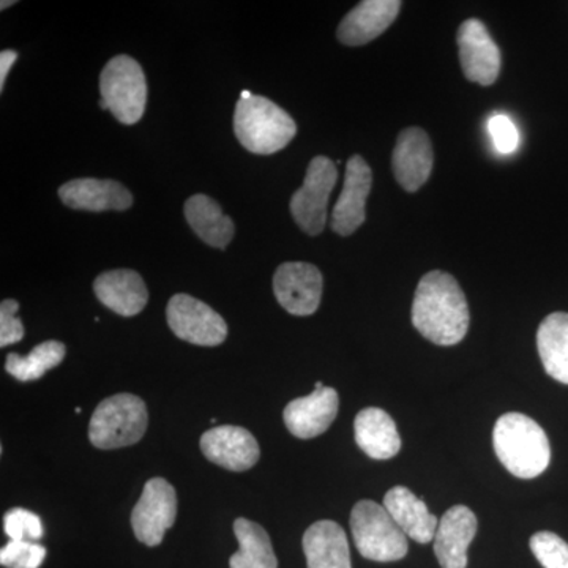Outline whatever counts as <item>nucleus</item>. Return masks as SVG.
Segmentation results:
<instances>
[{
    "instance_id": "nucleus-17",
    "label": "nucleus",
    "mask_w": 568,
    "mask_h": 568,
    "mask_svg": "<svg viewBox=\"0 0 568 568\" xmlns=\"http://www.w3.org/2000/svg\"><path fill=\"white\" fill-rule=\"evenodd\" d=\"M402 6L398 0H364L343 18L336 37L346 47H364L394 24Z\"/></svg>"
},
{
    "instance_id": "nucleus-5",
    "label": "nucleus",
    "mask_w": 568,
    "mask_h": 568,
    "mask_svg": "<svg viewBox=\"0 0 568 568\" xmlns=\"http://www.w3.org/2000/svg\"><path fill=\"white\" fill-rule=\"evenodd\" d=\"M351 532L358 552L375 562H395L407 555V536L387 508L375 500H358L351 514Z\"/></svg>"
},
{
    "instance_id": "nucleus-30",
    "label": "nucleus",
    "mask_w": 568,
    "mask_h": 568,
    "mask_svg": "<svg viewBox=\"0 0 568 568\" xmlns=\"http://www.w3.org/2000/svg\"><path fill=\"white\" fill-rule=\"evenodd\" d=\"M488 132L493 142H495L497 152L508 155V153L517 151L519 142L517 125L507 115H493L488 122Z\"/></svg>"
},
{
    "instance_id": "nucleus-25",
    "label": "nucleus",
    "mask_w": 568,
    "mask_h": 568,
    "mask_svg": "<svg viewBox=\"0 0 568 568\" xmlns=\"http://www.w3.org/2000/svg\"><path fill=\"white\" fill-rule=\"evenodd\" d=\"M239 551L230 559L231 568H278L274 547L267 530L246 518L234 521Z\"/></svg>"
},
{
    "instance_id": "nucleus-14",
    "label": "nucleus",
    "mask_w": 568,
    "mask_h": 568,
    "mask_svg": "<svg viewBox=\"0 0 568 568\" xmlns=\"http://www.w3.org/2000/svg\"><path fill=\"white\" fill-rule=\"evenodd\" d=\"M433 163H435V152L425 130L409 126L399 132L394 153H392V170H394L396 182L406 192H417L428 182Z\"/></svg>"
},
{
    "instance_id": "nucleus-3",
    "label": "nucleus",
    "mask_w": 568,
    "mask_h": 568,
    "mask_svg": "<svg viewBox=\"0 0 568 568\" xmlns=\"http://www.w3.org/2000/svg\"><path fill=\"white\" fill-rule=\"evenodd\" d=\"M234 133L246 151L272 155L294 140L297 125L278 104L253 95L239 100L234 112Z\"/></svg>"
},
{
    "instance_id": "nucleus-21",
    "label": "nucleus",
    "mask_w": 568,
    "mask_h": 568,
    "mask_svg": "<svg viewBox=\"0 0 568 568\" xmlns=\"http://www.w3.org/2000/svg\"><path fill=\"white\" fill-rule=\"evenodd\" d=\"M384 507L395 519L399 529L407 538H413L417 544H429L435 540L437 518L428 510L424 499L414 495L406 487L388 489L384 496Z\"/></svg>"
},
{
    "instance_id": "nucleus-29",
    "label": "nucleus",
    "mask_w": 568,
    "mask_h": 568,
    "mask_svg": "<svg viewBox=\"0 0 568 568\" xmlns=\"http://www.w3.org/2000/svg\"><path fill=\"white\" fill-rule=\"evenodd\" d=\"M47 558V548L37 541L10 540L0 549V564L7 568H40Z\"/></svg>"
},
{
    "instance_id": "nucleus-18",
    "label": "nucleus",
    "mask_w": 568,
    "mask_h": 568,
    "mask_svg": "<svg viewBox=\"0 0 568 568\" xmlns=\"http://www.w3.org/2000/svg\"><path fill=\"white\" fill-rule=\"evenodd\" d=\"M477 534V517L469 507L454 506L440 518L435 555L443 568H466L467 548Z\"/></svg>"
},
{
    "instance_id": "nucleus-10",
    "label": "nucleus",
    "mask_w": 568,
    "mask_h": 568,
    "mask_svg": "<svg viewBox=\"0 0 568 568\" xmlns=\"http://www.w3.org/2000/svg\"><path fill=\"white\" fill-rule=\"evenodd\" d=\"M323 274L310 263H284L274 275L276 301L294 316L315 315L323 297Z\"/></svg>"
},
{
    "instance_id": "nucleus-1",
    "label": "nucleus",
    "mask_w": 568,
    "mask_h": 568,
    "mask_svg": "<svg viewBox=\"0 0 568 568\" xmlns=\"http://www.w3.org/2000/svg\"><path fill=\"white\" fill-rule=\"evenodd\" d=\"M410 317L420 335L437 346L463 342L469 331V305L455 276L443 271L422 276Z\"/></svg>"
},
{
    "instance_id": "nucleus-13",
    "label": "nucleus",
    "mask_w": 568,
    "mask_h": 568,
    "mask_svg": "<svg viewBox=\"0 0 568 568\" xmlns=\"http://www.w3.org/2000/svg\"><path fill=\"white\" fill-rule=\"evenodd\" d=\"M200 446L209 462L234 473L252 469L261 457L256 437L242 426H215L204 433Z\"/></svg>"
},
{
    "instance_id": "nucleus-15",
    "label": "nucleus",
    "mask_w": 568,
    "mask_h": 568,
    "mask_svg": "<svg viewBox=\"0 0 568 568\" xmlns=\"http://www.w3.org/2000/svg\"><path fill=\"white\" fill-rule=\"evenodd\" d=\"M338 406L335 388H315L313 394L295 398L284 407V425L298 439H313L334 424Z\"/></svg>"
},
{
    "instance_id": "nucleus-11",
    "label": "nucleus",
    "mask_w": 568,
    "mask_h": 568,
    "mask_svg": "<svg viewBox=\"0 0 568 568\" xmlns=\"http://www.w3.org/2000/svg\"><path fill=\"white\" fill-rule=\"evenodd\" d=\"M457 41L459 63L467 80L480 85L495 84L499 78L503 59L487 26L476 18H470L459 26Z\"/></svg>"
},
{
    "instance_id": "nucleus-20",
    "label": "nucleus",
    "mask_w": 568,
    "mask_h": 568,
    "mask_svg": "<svg viewBox=\"0 0 568 568\" xmlns=\"http://www.w3.org/2000/svg\"><path fill=\"white\" fill-rule=\"evenodd\" d=\"M302 545L308 568H353L346 532L338 523L323 519L310 526Z\"/></svg>"
},
{
    "instance_id": "nucleus-32",
    "label": "nucleus",
    "mask_w": 568,
    "mask_h": 568,
    "mask_svg": "<svg viewBox=\"0 0 568 568\" xmlns=\"http://www.w3.org/2000/svg\"><path fill=\"white\" fill-rule=\"evenodd\" d=\"M18 52L13 50H3L0 54V91L6 88L7 77H9L11 65L17 62Z\"/></svg>"
},
{
    "instance_id": "nucleus-23",
    "label": "nucleus",
    "mask_w": 568,
    "mask_h": 568,
    "mask_svg": "<svg viewBox=\"0 0 568 568\" xmlns=\"http://www.w3.org/2000/svg\"><path fill=\"white\" fill-rule=\"evenodd\" d=\"M186 222L194 234L213 248L224 250L234 239L235 226L230 216L224 215L222 205L205 194H194L185 203Z\"/></svg>"
},
{
    "instance_id": "nucleus-6",
    "label": "nucleus",
    "mask_w": 568,
    "mask_h": 568,
    "mask_svg": "<svg viewBox=\"0 0 568 568\" xmlns=\"http://www.w3.org/2000/svg\"><path fill=\"white\" fill-rule=\"evenodd\" d=\"M102 110H110L123 125L141 121L148 104V82L140 63L130 55H115L100 74Z\"/></svg>"
},
{
    "instance_id": "nucleus-8",
    "label": "nucleus",
    "mask_w": 568,
    "mask_h": 568,
    "mask_svg": "<svg viewBox=\"0 0 568 568\" xmlns=\"http://www.w3.org/2000/svg\"><path fill=\"white\" fill-rule=\"evenodd\" d=\"M175 517L178 495L173 485L162 477L151 478L132 511L134 536L148 547H159L164 532L173 528Z\"/></svg>"
},
{
    "instance_id": "nucleus-31",
    "label": "nucleus",
    "mask_w": 568,
    "mask_h": 568,
    "mask_svg": "<svg viewBox=\"0 0 568 568\" xmlns=\"http://www.w3.org/2000/svg\"><path fill=\"white\" fill-rule=\"evenodd\" d=\"M20 304L13 298H6L0 304V346L7 347L24 338V327L17 313Z\"/></svg>"
},
{
    "instance_id": "nucleus-19",
    "label": "nucleus",
    "mask_w": 568,
    "mask_h": 568,
    "mask_svg": "<svg viewBox=\"0 0 568 568\" xmlns=\"http://www.w3.org/2000/svg\"><path fill=\"white\" fill-rule=\"evenodd\" d=\"M93 293L106 308L125 317L140 315L149 302L144 280L129 268L104 272L93 282Z\"/></svg>"
},
{
    "instance_id": "nucleus-7",
    "label": "nucleus",
    "mask_w": 568,
    "mask_h": 568,
    "mask_svg": "<svg viewBox=\"0 0 568 568\" xmlns=\"http://www.w3.org/2000/svg\"><path fill=\"white\" fill-rule=\"evenodd\" d=\"M338 181L335 163L327 156H315L306 170L304 185L291 197L295 223L308 235H320L327 223V205Z\"/></svg>"
},
{
    "instance_id": "nucleus-34",
    "label": "nucleus",
    "mask_w": 568,
    "mask_h": 568,
    "mask_svg": "<svg viewBox=\"0 0 568 568\" xmlns=\"http://www.w3.org/2000/svg\"><path fill=\"white\" fill-rule=\"evenodd\" d=\"M323 387H324V386H323V383H316V384H315V388H323Z\"/></svg>"
},
{
    "instance_id": "nucleus-33",
    "label": "nucleus",
    "mask_w": 568,
    "mask_h": 568,
    "mask_svg": "<svg viewBox=\"0 0 568 568\" xmlns=\"http://www.w3.org/2000/svg\"><path fill=\"white\" fill-rule=\"evenodd\" d=\"M13 3H17V2H13V0H11V2H7V0H3V2L0 3V9H2V10L9 9V7L13 6Z\"/></svg>"
},
{
    "instance_id": "nucleus-12",
    "label": "nucleus",
    "mask_w": 568,
    "mask_h": 568,
    "mask_svg": "<svg viewBox=\"0 0 568 568\" xmlns=\"http://www.w3.org/2000/svg\"><path fill=\"white\" fill-rule=\"evenodd\" d=\"M373 186V171L361 155L347 160L345 183L332 212V230L347 237L365 223L366 200Z\"/></svg>"
},
{
    "instance_id": "nucleus-28",
    "label": "nucleus",
    "mask_w": 568,
    "mask_h": 568,
    "mask_svg": "<svg viewBox=\"0 0 568 568\" xmlns=\"http://www.w3.org/2000/svg\"><path fill=\"white\" fill-rule=\"evenodd\" d=\"M3 529L10 540L37 541L43 537V523L39 515L26 508H11L3 517Z\"/></svg>"
},
{
    "instance_id": "nucleus-4",
    "label": "nucleus",
    "mask_w": 568,
    "mask_h": 568,
    "mask_svg": "<svg viewBox=\"0 0 568 568\" xmlns=\"http://www.w3.org/2000/svg\"><path fill=\"white\" fill-rule=\"evenodd\" d=\"M148 422V407L140 396H110L93 413L89 425V439L100 450L133 446L145 435Z\"/></svg>"
},
{
    "instance_id": "nucleus-27",
    "label": "nucleus",
    "mask_w": 568,
    "mask_h": 568,
    "mask_svg": "<svg viewBox=\"0 0 568 568\" xmlns=\"http://www.w3.org/2000/svg\"><path fill=\"white\" fill-rule=\"evenodd\" d=\"M529 547L545 568H568V544L555 532L541 530L534 534Z\"/></svg>"
},
{
    "instance_id": "nucleus-9",
    "label": "nucleus",
    "mask_w": 568,
    "mask_h": 568,
    "mask_svg": "<svg viewBox=\"0 0 568 568\" xmlns=\"http://www.w3.org/2000/svg\"><path fill=\"white\" fill-rule=\"evenodd\" d=\"M168 325L178 338L196 346L213 347L224 343L227 325L204 302L189 294H175L166 310Z\"/></svg>"
},
{
    "instance_id": "nucleus-24",
    "label": "nucleus",
    "mask_w": 568,
    "mask_h": 568,
    "mask_svg": "<svg viewBox=\"0 0 568 568\" xmlns=\"http://www.w3.org/2000/svg\"><path fill=\"white\" fill-rule=\"evenodd\" d=\"M537 349L547 375L568 386V313H552L541 321Z\"/></svg>"
},
{
    "instance_id": "nucleus-16",
    "label": "nucleus",
    "mask_w": 568,
    "mask_h": 568,
    "mask_svg": "<svg viewBox=\"0 0 568 568\" xmlns=\"http://www.w3.org/2000/svg\"><path fill=\"white\" fill-rule=\"evenodd\" d=\"M59 197L67 207L85 212H123L133 205V196L122 183L100 179H74L63 183Z\"/></svg>"
},
{
    "instance_id": "nucleus-26",
    "label": "nucleus",
    "mask_w": 568,
    "mask_h": 568,
    "mask_svg": "<svg viewBox=\"0 0 568 568\" xmlns=\"http://www.w3.org/2000/svg\"><path fill=\"white\" fill-rule=\"evenodd\" d=\"M65 354L67 347L63 343L50 339L33 347L28 357L17 353L7 355L6 369L14 379L29 383V381L40 379L44 373L61 365Z\"/></svg>"
},
{
    "instance_id": "nucleus-2",
    "label": "nucleus",
    "mask_w": 568,
    "mask_h": 568,
    "mask_svg": "<svg viewBox=\"0 0 568 568\" xmlns=\"http://www.w3.org/2000/svg\"><path fill=\"white\" fill-rule=\"evenodd\" d=\"M493 446L499 462L518 478H536L551 462L547 433L525 414L507 413L497 418Z\"/></svg>"
},
{
    "instance_id": "nucleus-22",
    "label": "nucleus",
    "mask_w": 568,
    "mask_h": 568,
    "mask_svg": "<svg viewBox=\"0 0 568 568\" xmlns=\"http://www.w3.org/2000/svg\"><path fill=\"white\" fill-rule=\"evenodd\" d=\"M355 443L373 459H390L402 450L394 418L379 407H366L354 420Z\"/></svg>"
}]
</instances>
